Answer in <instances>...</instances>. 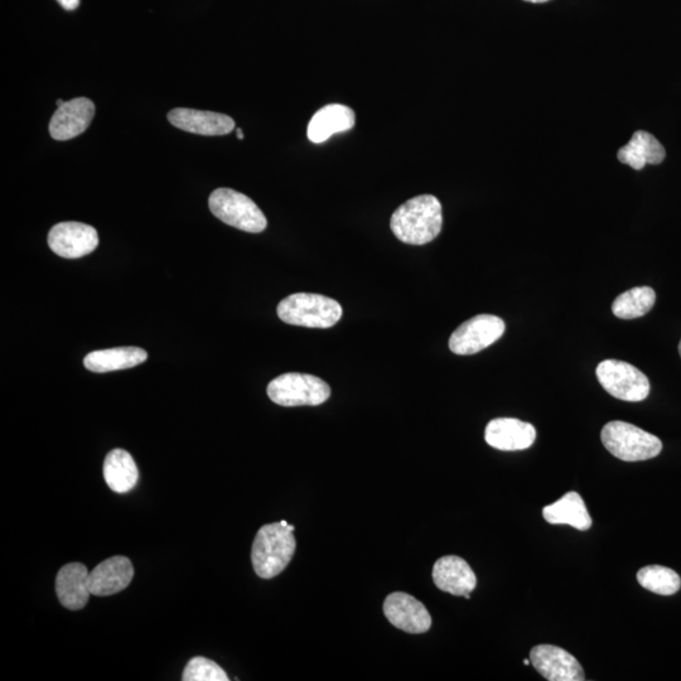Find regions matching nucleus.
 Returning <instances> with one entry per match:
<instances>
[{"label": "nucleus", "mask_w": 681, "mask_h": 681, "mask_svg": "<svg viewBox=\"0 0 681 681\" xmlns=\"http://www.w3.org/2000/svg\"><path fill=\"white\" fill-rule=\"evenodd\" d=\"M53 253L65 259H79L93 253L99 245L98 231L81 222H61L48 234Z\"/></svg>", "instance_id": "obj_9"}, {"label": "nucleus", "mask_w": 681, "mask_h": 681, "mask_svg": "<svg viewBox=\"0 0 681 681\" xmlns=\"http://www.w3.org/2000/svg\"><path fill=\"white\" fill-rule=\"evenodd\" d=\"M64 104H65L64 101H62V100H57V105L61 106V105H64Z\"/></svg>", "instance_id": "obj_30"}, {"label": "nucleus", "mask_w": 681, "mask_h": 681, "mask_svg": "<svg viewBox=\"0 0 681 681\" xmlns=\"http://www.w3.org/2000/svg\"><path fill=\"white\" fill-rule=\"evenodd\" d=\"M534 668L550 681H583L584 670L568 651L554 645H538L530 651Z\"/></svg>", "instance_id": "obj_11"}, {"label": "nucleus", "mask_w": 681, "mask_h": 681, "mask_svg": "<svg viewBox=\"0 0 681 681\" xmlns=\"http://www.w3.org/2000/svg\"><path fill=\"white\" fill-rule=\"evenodd\" d=\"M267 393L273 403L282 407H317L330 399L331 388L317 376L289 373L270 381Z\"/></svg>", "instance_id": "obj_6"}, {"label": "nucleus", "mask_w": 681, "mask_h": 681, "mask_svg": "<svg viewBox=\"0 0 681 681\" xmlns=\"http://www.w3.org/2000/svg\"><path fill=\"white\" fill-rule=\"evenodd\" d=\"M487 444L499 451H524L533 446L536 439L534 425L514 418H497L487 424Z\"/></svg>", "instance_id": "obj_12"}, {"label": "nucleus", "mask_w": 681, "mask_h": 681, "mask_svg": "<svg viewBox=\"0 0 681 681\" xmlns=\"http://www.w3.org/2000/svg\"><path fill=\"white\" fill-rule=\"evenodd\" d=\"M384 615L396 629L408 634H424L432 626L431 613L422 602L407 593L389 594L384 602Z\"/></svg>", "instance_id": "obj_10"}, {"label": "nucleus", "mask_w": 681, "mask_h": 681, "mask_svg": "<svg viewBox=\"0 0 681 681\" xmlns=\"http://www.w3.org/2000/svg\"><path fill=\"white\" fill-rule=\"evenodd\" d=\"M168 120L178 129L206 137L230 134L235 129L233 118L212 111L177 108L169 111Z\"/></svg>", "instance_id": "obj_15"}, {"label": "nucleus", "mask_w": 681, "mask_h": 681, "mask_svg": "<svg viewBox=\"0 0 681 681\" xmlns=\"http://www.w3.org/2000/svg\"><path fill=\"white\" fill-rule=\"evenodd\" d=\"M525 2L539 4V3H547V2H549V0H525Z\"/></svg>", "instance_id": "obj_27"}, {"label": "nucleus", "mask_w": 681, "mask_h": 681, "mask_svg": "<svg viewBox=\"0 0 681 681\" xmlns=\"http://www.w3.org/2000/svg\"><path fill=\"white\" fill-rule=\"evenodd\" d=\"M106 485L117 494H127L138 484L139 471L132 454L124 449H113L104 461Z\"/></svg>", "instance_id": "obj_21"}, {"label": "nucleus", "mask_w": 681, "mask_h": 681, "mask_svg": "<svg viewBox=\"0 0 681 681\" xmlns=\"http://www.w3.org/2000/svg\"><path fill=\"white\" fill-rule=\"evenodd\" d=\"M442 205L437 197L422 195L412 198L395 210L390 227L402 243L425 245L441 234Z\"/></svg>", "instance_id": "obj_1"}, {"label": "nucleus", "mask_w": 681, "mask_h": 681, "mask_svg": "<svg viewBox=\"0 0 681 681\" xmlns=\"http://www.w3.org/2000/svg\"><path fill=\"white\" fill-rule=\"evenodd\" d=\"M134 567L130 559L117 555L96 565L90 573L89 584L93 596H113L128 588L133 581Z\"/></svg>", "instance_id": "obj_14"}, {"label": "nucleus", "mask_w": 681, "mask_h": 681, "mask_svg": "<svg viewBox=\"0 0 681 681\" xmlns=\"http://www.w3.org/2000/svg\"><path fill=\"white\" fill-rule=\"evenodd\" d=\"M433 581L441 591L462 597L471 594L477 584L476 574L470 565L456 555L437 560L433 568Z\"/></svg>", "instance_id": "obj_16"}, {"label": "nucleus", "mask_w": 681, "mask_h": 681, "mask_svg": "<svg viewBox=\"0 0 681 681\" xmlns=\"http://www.w3.org/2000/svg\"><path fill=\"white\" fill-rule=\"evenodd\" d=\"M95 115L93 101L76 98L59 106L50 123V134L56 140H70L79 137L89 128Z\"/></svg>", "instance_id": "obj_13"}, {"label": "nucleus", "mask_w": 681, "mask_h": 681, "mask_svg": "<svg viewBox=\"0 0 681 681\" xmlns=\"http://www.w3.org/2000/svg\"><path fill=\"white\" fill-rule=\"evenodd\" d=\"M679 354H680V357H681V341H680V344H679Z\"/></svg>", "instance_id": "obj_33"}, {"label": "nucleus", "mask_w": 681, "mask_h": 681, "mask_svg": "<svg viewBox=\"0 0 681 681\" xmlns=\"http://www.w3.org/2000/svg\"><path fill=\"white\" fill-rule=\"evenodd\" d=\"M238 138H239L240 140H243V139H244L243 130H241L240 128H238Z\"/></svg>", "instance_id": "obj_28"}, {"label": "nucleus", "mask_w": 681, "mask_h": 681, "mask_svg": "<svg viewBox=\"0 0 681 681\" xmlns=\"http://www.w3.org/2000/svg\"><path fill=\"white\" fill-rule=\"evenodd\" d=\"M280 524H282L283 526H288L287 521H280Z\"/></svg>", "instance_id": "obj_32"}, {"label": "nucleus", "mask_w": 681, "mask_h": 681, "mask_svg": "<svg viewBox=\"0 0 681 681\" xmlns=\"http://www.w3.org/2000/svg\"><path fill=\"white\" fill-rule=\"evenodd\" d=\"M212 214L225 224L246 233L258 234L267 229V217L251 198L231 188H217L211 193Z\"/></svg>", "instance_id": "obj_5"}, {"label": "nucleus", "mask_w": 681, "mask_h": 681, "mask_svg": "<svg viewBox=\"0 0 681 681\" xmlns=\"http://www.w3.org/2000/svg\"><path fill=\"white\" fill-rule=\"evenodd\" d=\"M277 312L284 323L307 328H331L342 317L340 303L313 293H296L284 298Z\"/></svg>", "instance_id": "obj_3"}, {"label": "nucleus", "mask_w": 681, "mask_h": 681, "mask_svg": "<svg viewBox=\"0 0 681 681\" xmlns=\"http://www.w3.org/2000/svg\"><path fill=\"white\" fill-rule=\"evenodd\" d=\"M601 439L612 456L625 462L651 460L663 451V443L654 434L620 420L606 424L602 429Z\"/></svg>", "instance_id": "obj_4"}, {"label": "nucleus", "mask_w": 681, "mask_h": 681, "mask_svg": "<svg viewBox=\"0 0 681 681\" xmlns=\"http://www.w3.org/2000/svg\"><path fill=\"white\" fill-rule=\"evenodd\" d=\"M524 664H525V665H530V664H531V660H530V659L524 660Z\"/></svg>", "instance_id": "obj_29"}, {"label": "nucleus", "mask_w": 681, "mask_h": 681, "mask_svg": "<svg viewBox=\"0 0 681 681\" xmlns=\"http://www.w3.org/2000/svg\"><path fill=\"white\" fill-rule=\"evenodd\" d=\"M66 11H75L79 8L80 0H57Z\"/></svg>", "instance_id": "obj_26"}, {"label": "nucleus", "mask_w": 681, "mask_h": 681, "mask_svg": "<svg viewBox=\"0 0 681 681\" xmlns=\"http://www.w3.org/2000/svg\"><path fill=\"white\" fill-rule=\"evenodd\" d=\"M147 351L139 347H115V349L90 352L84 359V366L91 373H110L127 370L146 362Z\"/></svg>", "instance_id": "obj_20"}, {"label": "nucleus", "mask_w": 681, "mask_h": 681, "mask_svg": "<svg viewBox=\"0 0 681 681\" xmlns=\"http://www.w3.org/2000/svg\"><path fill=\"white\" fill-rule=\"evenodd\" d=\"M90 573L86 565L70 563L60 569L56 577V593L61 605L71 611L82 610L90 596Z\"/></svg>", "instance_id": "obj_17"}, {"label": "nucleus", "mask_w": 681, "mask_h": 681, "mask_svg": "<svg viewBox=\"0 0 681 681\" xmlns=\"http://www.w3.org/2000/svg\"><path fill=\"white\" fill-rule=\"evenodd\" d=\"M297 543L293 531L280 523L264 525L255 536L251 562L260 578L279 576L291 563Z\"/></svg>", "instance_id": "obj_2"}, {"label": "nucleus", "mask_w": 681, "mask_h": 681, "mask_svg": "<svg viewBox=\"0 0 681 681\" xmlns=\"http://www.w3.org/2000/svg\"><path fill=\"white\" fill-rule=\"evenodd\" d=\"M355 125V113L349 106L330 104L318 110L308 124L307 135L312 143L320 144L333 134L344 133Z\"/></svg>", "instance_id": "obj_18"}, {"label": "nucleus", "mask_w": 681, "mask_h": 681, "mask_svg": "<svg viewBox=\"0 0 681 681\" xmlns=\"http://www.w3.org/2000/svg\"><path fill=\"white\" fill-rule=\"evenodd\" d=\"M543 516L549 524L569 525L581 531H586L592 526L591 515L577 492H568L554 504L545 506Z\"/></svg>", "instance_id": "obj_22"}, {"label": "nucleus", "mask_w": 681, "mask_h": 681, "mask_svg": "<svg viewBox=\"0 0 681 681\" xmlns=\"http://www.w3.org/2000/svg\"><path fill=\"white\" fill-rule=\"evenodd\" d=\"M641 587L660 596H673L681 587L679 574L661 565H649L637 573Z\"/></svg>", "instance_id": "obj_24"}, {"label": "nucleus", "mask_w": 681, "mask_h": 681, "mask_svg": "<svg viewBox=\"0 0 681 681\" xmlns=\"http://www.w3.org/2000/svg\"><path fill=\"white\" fill-rule=\"evenodd\" d=\"M183 681H227L229 676L215 661L196 656L188 661L182 675Z\"/></svg>", "instance_id": "obj_25"}, {"label": "nucleus", "mask_w": 681, "mask_h": 681, "mask_svg": "<svg viewBox=\"0 0 681 681\" xmlns=\"http://www.w3.org/2000/svg\"><path fill=\"white\" fill-rule=\"evenodd\" d=\"M666 157L665 148L654 135L639 130L629 143L617 153L618 161L627 164L635 171H641L646 164H660Z\"/></svg>", "instance_id": "obj_19"}, {"label": "nucleus", "mask_w": 681, "mask_h": 681, "mask_svg": "<svg viewBox=\"0 0 681 681\" xmlns=\"http://www.w3.org/2000/svg\"><path fill=\"white\" fill-rule=\"evenodd\" d=\"M505 322L494 315H480L462 323L449 338L456 355H473L494 345L505 333Z\"/></svg>", "instance_id": "obj_8"}, {"label": "nucleus", "mask_w": 681, "mask_h": 681, "mask_svg": "<svg viewBox=\"0 0 681 681\" xmlns=\"http://www.w3.org/2000/svg\"><path fill=\"white\" fill-rule=\"evenodd\" d=\"M596 375L602 388L613 398L623 402L639 403L650 394L647 376L629 362L618 360L602 361Z\"/></svg>", "instance_id": "obj_7"}, {"label": "nucleus", "mask_w": 681, "mask_h": 681, "mask_svg": "<svg viewBox=\"0 0 681 681\" xmlns=\"http://www.w3.org/2000/svg\"><path fill=\"white\" fill-rule=\"evenodd\" d=\"M656 293L650 287L632 288L620 294L612 304V312L621 320L644 317L655 306Z\"/></svg>", "instance_id": "obj_23"}, {"label": "nucleus", "mask_w": 681, "mask_h": 681, "mask_svg": "<svg viewBox=\"0 0 681 681\" xmlns=\"http://www.w3.org/2000/svg\"><path fill=\"white\" fill-rule=\"evenodd\" d=\"M287 528H288V530L294 531V526H293V525H288Z\"/></svg>", "instance_id": "obj_31"}]
</instances>
